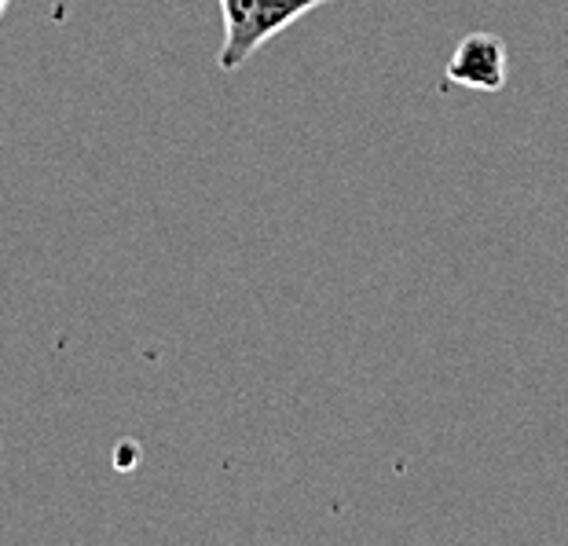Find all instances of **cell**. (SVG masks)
<instances>
[{
    "mask_svg": "<svg viewBox=\"0 0 568 546\" xmlns=\"http://www.w3.org/2000/svg\"><path fill=\"white\" fill-rule=\"evenodd\" d=\"M323 4H331V0H221L224 44L216 52V67L224 74H235L272 38H280L283 30Z\"/></svg>",
    "mask_w": 568,
    "mask_h": 546,
    "instance_id": "6da1fadb",
    "label": "cell"
},
{
    "mask_svg": "<svg viewBox=\"0 0 568 546\" xmlns=\"http://www.w3.org/2000/svg\"><path fill=\"white\" fill-rule=\"evenodd\" d=\"M8 4H11V0H0V19H4V11H8Z\"/></svg>",
    "mask_w": 568,
    "mask_h": 546,
    "instance_id": "3957f363",
    "label": "cell"
},
{
    "mask_svg": "<svg viewBox=\"0 0 568 546\" xmlns=\"http://www.w3.org/2000/svg\"><path fill=\"white\" fill-rule=\"evenodd\" d=\"M447 81L474 92H503L510 81V52L495 33H469L447 59Z\"/></svg>",
    "mask_w": 568,
    "mask_h": 546,
    "instance_id": "7a4b0ae2",
    "label": "cell"
}]
</instances>
